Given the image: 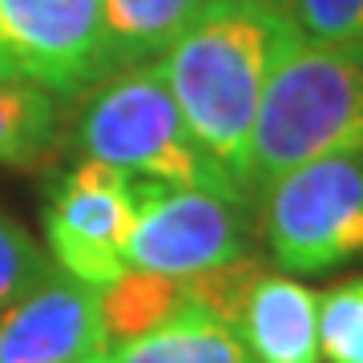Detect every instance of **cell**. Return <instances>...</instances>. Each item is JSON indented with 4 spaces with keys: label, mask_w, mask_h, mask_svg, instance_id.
Here are the masks:
<instances>
[{
    "label": "cell",
    "mask_w": 363,
    "mask_h": 363,
    "mask_svg": "<svg viewBox=\"0 0 363 363\" xmlns=\"http://www.w3.org/2000/svg\"><path fill=\"white\" fill-rule=\"evenodd\" d=\"M130 226L133 178L101 162L81 157L45 198V247L52 267L93 291H105L125 274Z\"/></svg>",
    "instance_id": "obj_6"
},
{
    "label": "cell",
    "mask_w": 363,
    "mask_h": 363,
    "mask_svg": "<svg viewBox=\"0 0 363 363\" xmlns=\"http://www.w3.org/2000/svg\"><path fill=\"white\" fill-rule=\"evenodd\" d=\"M0 57L52 97H77L109 77L101 0H0Z\"/></svg>",
    "instance_id": "obj_7"
},
{
    "label": "cell",
    "mask_w": 363,
    "mask_h": 363,
    "mask_svg": "<svg viewBox=\"0 0 363 363\" xmlns=\"http://www.w3.org/2000/svg\"><path fill=\"white\" fill-rule=\"evenodd\" d=\"M234 331L255 363H323L319 355V295L295 274L267 271L250 283Z\"/></svg>",
    "instance_id": "obj_9"
},
{
    "label": "cell",
    "mask_w": 363,
    "mask_h": 363,
    "mask_svg": "<svg viewBox=\"0 0 363 363\" xmlns=\"http://www.w3.org/2000/svg\"><path fill=\"white\" fill-rule=\"evenodd\" d=\"M319 355L323 363H363V274L319 295Z\"/></svg>",
    "instance_id": "obj_13"
},
{
    "label": "cell",
    "mask_w": 363,
    "mask_h": 363,
    "mask_svg": "<svg viewBox=\"0 0 363 363\" xmlns=\"http://www.w3.org/2000/svg\"><path fill=\"white\" fill-rule=\"evenodd\" d=\"M93 355H109L101 291L57 267L0 311V363H85Z\"/></svg>",
    "instance_id": "obj_8"
},
{
    "label": "cell",
    "mask_w": 363,
    "mask_h": 363,
    "mask_svg": "<svg viewBox=\"0 0 363 363\" xmlns=\"http://www.w3.org/2000/svg\"><path fill=\"white\" fill-rule=\"evenodd\" d=\"M247 202L133 178V226L125 271L194 279L250 255Z\"/></svg>",
    "instance_id": "obj_5"
},
{
    "label": "cell",
    "mask_w": 363,
    "mask_h": 363,
    "mask_svg": "<svg viewBox=\"0 0 363 363\" xmlns=\"http://www.w3.org/2000/svg\"><path fill=\"white\" fill-rule=\"evenodd\" d=\"M52 262L45 259V250L33 234L16 218L0 214V311L13 303L16 295H25Z\"/></svg>",
    "instance_id": "obj_15"
},
{
    "label": "cell",
    "mask_w": 363,
    "mask_h": 363,
    "mask_svg": "<svg viewBox=\"0 0 363 363\" xmlns=\"http://www.w3.org/2000/svg\"><path fill=\"white\" fill-rule=\"evenodd\" d=\"M259 230L283 274L363 259V157H319L255 190Z\"/></svg>",
    "instance_id": "obj_4"
},
{
    "label": "cell",
    "mask_w": 363,
    "mask_h": 363,
    "mask_svg": "<svg viewBox=\"0 0 363 363\" xmlns=\"http://www.w3.org/2000/svg\"><path fill=\"white\" fill-rule=\"evenodd\" d=\"M109 363H255L230 323L202 307H182L166 323L109 347Z\"/></svg>",
    "instance_id": "obj_10"
},
{
    "label": "cell",
    "mask_w": 363,
    "mask_h": 363,
    "mask_svg": "<svg viewBox=\"0 0 363 363\" xmlns=\"http://www.w3.org/2000/svg\"><path fill=\"white\" fill-rule=\"evenodd\" d=\"M4 73H13V69L4 65V57H0V77H4ZM13 77H16V73H13Z\"/></svg>",
    "instance_id": "obj_18"
},
{
    "label": "cell",
    "mask_w": 363,
    "mask_h": 363,
    "mask_svg": "<svg viewBox=\"0 0 363 363\" xmlns=\"http://www.w3.org/2000/svg\"><path fill=\"white\" fill-rule=\"evenodd\" d=\"M210 0H101L109 73L162 61Z\"/></svg>",
    "instance_id": "obj_11"
},
{
    "label": "cell",
    "mask_w": 363,
    "mask_h": 363,
    "mask_svg": "<svg viewBox=\"0 0 363 363\" xmlns=\"http://www.w3.org/2000/svg\"><path fill=\"white\" fill-rule=\"evenodd\" d=\"M283 13L311 45L363 52V0H286Z\"/></svg>",
    "instance_id": "obj_14"
},
{
    "label": "cell",
    "mask_w": 363,
    "mask_h": 363,
    "mask_svg": "<svg viewBox=\"0 0 363 363\" xmlns=\"http://www.w3.org/2000/svg\"><path fill=\"white\" fill-rule=\"evenodd\" d=\"M57 97L25 77H0V166L33 169L57 150Z\"/></svg>",
    "instance_id": "obj_12"
},
{
    "label": "cell",
    "mask_w": 363,
    "mask_h": 363,
    "mask_svg": "<svg viewBox=\"0 0 363 363\" xmlns=\"http://www.w3.org/2000/svg\"><path fill=\"white\" fill-rule=\"evenodd\" d=\"M295 40L298 33L283 9L210 0L157 61L190 133L242 190H250V133L262 93Z\"/></svg>",
    "instance_id": "obj_1"
},
{
    "label": "cell",
    "mask_w": 363,
    "mask_h": 363,
    "mask_svg": "<svg viewBox=\"0 0 363 363\" xmlns=\"http://www.w3.org/2000/svg\"><path fill=\"white\" fill-rule=\"evenodd\" d=\"M255 4H271V9H283L286 0H255Z\"/></svg>",
    "instance_id": "obj_16"
},
{
    "label": "cell",
    "mask_w": 363,
    "mask_h": 363,
    "mask_svg": "<svg viewBox=\"0 0 363 363\" xmlns=\"http://www.w3.org/2000/svg\"><path fill=\"white\" fill-rule=\"evenodd\" d=\"M77 154L138 182L206 190L230 202L250 198L190 133L157 61L117 69L93 85L77 113Z\"/></svg>",
    "instance_id": "obj_2"
},
{
    "label": "cell",
    "mask_w": 363,
    "mask_h": 363,
    "mask_svg": "<svg viewBox=\"0 0 363 363\" xmlns=\"http://www.w3.org/2000/svg\"><path fill=\"white\" fill-rule=\"evenodd\" d=\"M85 363H109V355H93V359H85Z\"/></svg>",
    "instance_id": "obj_17"
},
{
    "label": "cell",
    "mask_w": 363,
    "mask_h": 363,
    "mask_svg": "<svg viewBox=\"0 0 363 363\" xmlns=\"http://www.w3.org/2000/svg\"><path fill=\"white\" fill-rule=\"evenodd\" d=\"M319 157H363V52L298 37L279 57L250 133V190Z\"/></svg>",
    "instance_id": "obj_3"
}]
</instances>
